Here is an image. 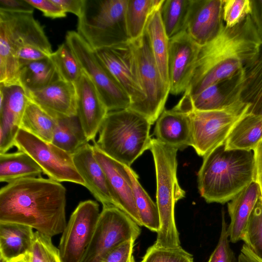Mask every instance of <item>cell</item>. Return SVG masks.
Segmentation results:
<instances>
[{
	"instance_id": "26",
	"label": "cell",
	"mask_w": 262,
	"mask_h": 262,
	"mask_svg": "<svg viewBox=\"0 0 262 262\" xmlns=\"http://www.w3.org/2000/svg\"><path fill=\"white\" fill-rule=\"evenodd\" d=\"M160 8L155 10L149 16L145 31L162 79L170 89L168 70L169 39L161 18Z\"/></svg>"
},
{
	"instance_id": "21",
	"label": "cell",
	"mask_w": 262,
	"mask_h": 262,
	"mask_svg": "<svg viewBox=\"0 0 262 262\" xmlns=\"http://www.w3.org/2000/svg\"><path fill=\"white\" fill-rule=\"evenodd\" d=\"M72 157L76 168L84 181V187L103 206H115L105 173L95 157L93 145L86 143Z\"/></svg>"
},
{
	"instance_id": "42",
	"label": "cell",
	"mask_w": 262,
	"mask_h": 262,
	"mask_svg": "<svg viewBox=\"0 0 262 262\" xmlns=\"http://www.w3.org/2000/svg\"><path fill=\"white\" fill-rule=\"evenodd\" d=\"M34 8L41 11L43 14L52 19L65 17L67 13L53 0H26Z\"/></svg>"
},
{
	"instance_id": "10",
	"label": "cell",
	"mask_w": 262,
	"mask_h": 262,
	"mask_svg": "<svg viewBox=\"0 0 262 262\" xmlns=\"http://www.w3.org/2000/svg\"><path fill=\"white\" fill-rule=\"evenodd\" d=\"M140 233V226L127 214L114 206H104L80 262H98L121 244L136 241Z\"/></svg>"
},
{
	"instance_id": "44",
	"label": "cell",
	"mask_w": 262,
	"mask_h": 262,
	"mask_svg": "<svg viewBox=\"0 0 262 262\" xmlns=\"http://www.w3.org/2000/svg\"><path fill=\"white\" fill-rule=\"evenodd\" d=\"M66 13L70 12L79 17L82 13L84 0H53Z\"/></svg>"
},
{
	"instance_id": "32",
	"label": "cell",
	"mask_w": 262,
	"mask_h": 262,
	"mask_svg": "<svg viewBox=\"0 0 262 262\" xmlns=\"http://www.w3.org/2000/svg\"><path fill=\"white\" fill-rule=\"evenodd\" d=\"M57 123V119L29 100L20 128L43 141L52 143Z\"/></svg>"
},
{
	"instance_id": "37",
	"label": "cell",
	"mask_w": 262,
	"mask_h": 262,
	"mask_svg": "<svg viewBox=\"0 0 262 262\" xmlns=\"http://www.w3.org/2000/svg\"><path fill=\"white\" fill-rule=\"evenodd\" d=\"M29 262H62L59 249L52 243L51 237L38 231L34 232V237Z\"/></svg>"
},
{
	"instance_id": "47",
	"label": "cell",
	"mask_w": 262,
	"mask_h": 262,
	"mask_svg": "<svg viewBox=\"0 0 262 262\" xmlns=\"http://www.w3.org/2000/svg\"><path fill=\"white\" fill-rule=\"evenodd\" d=\"M237 262H262V259L246 245L244 244L238 256Z\"/></svg>"
},
{
	"instance_id": "6",
	"label": "cell",
	"mask_w": 262,
	"mask_h": 262,
	"mask_svg": "<svg viewBox=\"0 0 262 262\" xmlns=\"http://www.w3.org/2000/svg\"><path fill=\"white\" fill-rule=\"evenodd\" d=\"M152 153L156 177V205L160 217L156 245L165 248L181 246L174 217L175 205L185 196L177 176L178 150L156 138L152 139Z\"/></svg>"
},
{
	"instance_id": "34",
	"label": "cell",
	"mask_w": 262,
	"mask_h": 262,
	"mask_svg": "<svg viewBox=\"0 0 262 262\" xmlns=\"http://www.w3.org/2000/svg\"><path fill=\"white\" fill-rule=\"evenodd\" d=\"M192 1L164 0L160 8V13L169 39L185 31Z\"/></svg>"
},
{
	"instance_id": "49",
	"label": "cell",
	"mask_w": 262,
	"mask_h": 262,
	"mask_svg": "<svg viewBox=\"0 0 262 262\" xmlns=\"http://www.w3.org/2000/svg\"><path fill=\"white\" fill-rule=\"evenodd\" d=\"M131 262H136L134 258V256L133 257L132 259V260H131Z\"/></svg>"
},
{
	"instance_id": "27",
	"label": "cell",
	"mask_w": 262,
	"mask_h": 262,
	"mask_svg": "<svg viewBox=\"0 0 262 262\" xmlns=\"http://www.w3.org/2000/svg\"><path fill=\"white\" fill-rule=\"evenodd\" d=\"M42 172L38 164L24 151L0 154L1 182L9 183L21 178L40 177Z\"/></svg>"
},
{
	"instance_id": "16",
	"label": "cell",
	"mask_w": 262,
	"mask_h": 262,
	"mask_svg": "<svg viewBox=\"0 0 262 262\" xmlns=\"http://www.w3.org/2000/svg\"><path fill=\"white\" fill-rule=\"evenodd\" d=\"M29 100L26 90L20 85L0 84V154L14 146Z\"/></svg>"
},
{
	"instance_id": "45",
	"label": "cell",
	"mask_w": 262,
	"mask_h": 262,
	"mask_svg": "<svg viewBox=\"0 0 262 262\" xmlns=\"http://www.w3.org/2000/svg\"><path fill=\"white\" fill-rule=\"evenodd\" d=\"M255 166V182L258 184L262 201V139L253 150Z\"/></svg>"
},
{
	"instance_id": "31",
	"label": "cell",
	"mask_w": 262,
	"mask_h": 262,
	"mask_svg": "<svg viewBox=\"0 0 262 262\" xmlns=\"http://www.w3.org/2000/svg\"><path fill=\"white\" fill-rule=\"evenodd\" d=\"M52 143L72 155L89 143L77 116L57 119Z\"/></svg>"
},
{
	"instance_id": "4",
	"label": "cell",
	"mask_w": 262,
	"mask_h": 262,
	"mask_svg": "<svg viewBox=\"0 0 262 262\" xmlns=\"http://www.w3.org/2000/svg\"><path fill=\"white\" fill-rule=\"evenodd\" d=\"M253 182V151L226 150L224 144L203 157L198 173L199 193L208 203L229 202Z\"/></svg>"
},
{
	"instance_id": "24",
	"label": "cell",
	"mask_w": 262,
	"mask_h": 262,
	"mask_svg": "<svg viewBox=\"0 0 262 262\" xmlns=\"http://www.w3.org/2000/svg\"><path fill=\"white\" fill-rule=\"evenodd\" d=\"M34 232L30 226L18 223L0 222L1 262H9L28 255Z\"/></svg>"
},
{
	"instance_id": "30",
	"label": "cell",
	"mask_w": 262,
	"mask_h": 262,
	"mask_svg": "<svg viewBox=\"0 0 262 262\" xmlns=\"http://www.w3.org/2000/svg\"><path fill=\"white\" fill-rule=\"evenodd\" d=\"M133 191L136 205L142 226L156 232L160 228L159 214L156 203L140 184L138 176L130 166L124 165Z\"/></svg>"
},
{
	"instance_id": "33",
	"label": "cell",
	"mask_w": 262,
	"mask_h": 262,
	"mask_svg": "<svg viewBox=\"0 0 262 262\" xmlns=\"http://www.w3.org/2000/svg\"><path fill=\"white\" fill-rule=\"evenodd\" d=\"M164 0H128L126 10L127 29L130 40L144 33L150 14L161 7Z\"/></svg>"
},
{
	"instance_id": "8",
	"label": "cell",
	"mask_w": 262,
	"mask_h": 262,
	"mask_svg": "<svg viewBox=\"0 0 262 262\" xmlns=\"http://www.w3.org/2000/svg\"><path fill=\"white\" fill-rule=\"evenodd\" d=\"M251 104L238 95L223 108L211 111H190L192 146L204 157L224 145L236 125L250 112Z\"/></svg>"
},
{
	"instance_id": "25",
	"label": "cell",
	"mask_w": 262,
	"mask_h": 262,
	"mask_svg": "<svg viewBox=\"0 0 262 262\" xmlns=\"http://www.w3.org/2000/svg\"><path fill=\"white\" fill-rule=\"evenodd\" d=\"M234 90L245 102L250 103V112L262 114V47L255 59L236 76Z\"/></svg>"
},
{
	"instance_id": "22",
	"label": "cell",
	"mask_w": 262,
	"mask_h": 262,
	"mask_svg": "<svg viewBox=\"0 0 262 262\" xmlns=\"http://www.w3.org/2000/svg\"><path fill=\"white\" fill-rule=\"evenodd\" d=\"M156 139L160 142L182 150L191 146V125L187 113L177 110L162 112L156 121L154 132Z\"/></svg>"
},
{
	"instance_id": "2",
	"label": "cell",
	"mask_w": 262,
	"mask_h": 262,
	"mask_svg": "<svg viewBox=\"0 0 262 262\" xmlns=\"http://www.w3.org/2000/svg\"><path fill=\"white\" fill-rule=\"evenodd\" d=\"M66 189L41 177L21 178L0 190V222L27 225L52 237L66 225Z\"/></svg>"
},
{
	"instance_id": "38",
	"label": "cell",
	"mask_w": 262,
	"mask_h": 262,
	"mask_svg": "<svg viewBox=\"0 0 262 262\" xmlns=\"http://www.w3.org/2000/svg\"><path fill=\"white\" fill-rule=\"evenodd\" d=\"M140 262H193V257L181 246L165 248L154 244L148 248Z\"/></svg>"
},
{
	"instance_id": "40",
	"label": "cell",
	"mask_w": 262,
	"mask_h": 262,
	"mask_svg": "<svg viewBox=\"0 0 262 262\" xmlns=\"http://www.w3.org/2000/svg\"><path fill=\"white\" fill-rule=\"evenodd\" d=\"M224 212H222L221 231L218 243L207 262H237L231 249Z\"/></svg>"
},
{
	"instance_id": "29",
	"label": "cell",
	"mask_w": 262,
	"mask_h": 262,
	"mask_svg": "<svg viewBox=\"0 0 262 262\" xmlns=\"http://www.w3.org/2000/svg\"><path fill=\"white\" fill-rule=\"evenodd\" d=\"M58 79L56 68L50 57L20 66L19 84L27 91L42 89Z\"/></svg>"
},
{
	"instance_id": "28",
	"label": "cell",
	"mask_w": 262,
	"mask_h": 262,
	"mask_svg": "<svg viewBox=\"0 0 262 262\" xmlns=\"http://www.w3.org/2000/svg\"><path fill=\"white\" fill-rule=\"evenodd\" d=\"M262 139V114L250 113L234 128L224 145L226 150H253Z\"/></svg>"
},
{
	"instance_id": "46",
	"label": "cell",
	"mask_w": 262,
	"mask_h": 262,
	"mask_svg": "<svg viewBox=\"0 0 262 262\" xmlns=\"http://www.w3.org/2000/svg\"><path fill=\"white\" fill-rule=\"evenodd\" d=\"M251 2L252 11L251 15L262 36V0L251 1Z\"/></svg>"
},
{
	"instance_id": "43",
	"label": "cell",
	"mask_w": 262,
	"mask_h": 262,
	"mask_svg": "<svg viewBox=\"0 0 262 262\" xmlns=\"http://www.w3.org/2000/svg\"><path fill=\"white\" fill-rule=\"evenodd\" d=\"M34 9L26 0H0V10L33 13Z\"/></svg>"
},
{
	"instance_id": "17",
	"label": "cell",
	"mask_w": 262,
	"mask_h": 262,
	"mask_svg": "<svg viewBox=\"0 0 262 262\" xmlns=\"http://www.w3.org/2000/svg\"><path fill=\"white\" fill-rule=\"evenodd\" d=\"M93 146L95 157L105 173L115 206L142 226L124 165L105 154L95 144Z\"/></svg>"
},
{
	"instance_id": "20",
	"label": "cell",
	"mask_w": 262,
	"mask_h": 262,
	"mask_svg": "<svg viewBox=\"0 0 262 262\" xmlns=\"http://www.w3.org/2000/svg\"><path fill=\"white\" fill-rule=\"evenodd\" d=\"M26 91L30 101L56 119L77 116L74 84L58 79L42 89Z\"/></svg>"
},
{
	"instance_id": "5",
	"label": "cell",
	"mask_w": 262,
	"mask_h": 262,
	"mask_svg": "<svg viewBox=\"0 0 262 262\" xmlns=\"http://www.w3.org/2000/svg\"><path fill=\"white\" fill-rule=\"evenodd\" d=\"M151 124L130 108L108 112L95 144L105 154L128 166L150 149Z\"/></svg>"
},
{
	"instance_id": "41",
	"label": "cell",
	"mask_w": 262,
	"mask_h": 262,
	"mask_svg": "<svg viewBox=\"0 0 262 262\" xmlns=\"http://www.w3.org/2000/svg\"><path fill=\"white\" fill-rule=\"evenodd\" d=\"M134 240L127 241L113 249L98 262H131Z\"/></svg>"
},
{
	"instance_id": "36",
	"label": "cell",
	"mask_w": 262,
	"mask_h": 262,
	"mask_svg": "<svg viewBox=\"0 0 262 262\" xmlns=\"http://www.w3.org/2000/svg\"><path fill=\"white\" fill-rule=\"evenodd\" d=\"M242 241L262 259V201L260 198L250 216Z\"/></svg>"
},
{
	"instance_id": "19",
	"label": "cell",
	"mask_w": 262,
	"mask_h": 262,
	"mask_svg": "<svg viewBox=\"0 0 262 262\" xmlns=\"http://www.w3.org/2000/svg\"><path fill=\"white\" fill-rule=\"evenodd\" d=\"M223 0H192L185 31L199 46L213 39L224 24Z\"/></svg>"
},
{
	"instance_id": "18",
	"label": "cell",
	"mask_w": 262,
	"mask_h": 262,
	"mask_svg": "<svg viewBox=\"0 0 262 262\" xmlns=\"http://www.w3.org/2000/svg\"><path fill=\"white\" fill-rule=\"evenodd\" d=\"M77 97V116L89 142L99 133L108 111L95 86L83 72L75 84Z\"/></svg>"
},
{
	"instance_id": "23",
	"label": "cell",
	"mask_w": 262,
	"mask_h": 262,
	"mask_svg": "<svg viewBox=\"0 0 262 262\" xmlns=\"http://www.w3.org/2000/svg\"><path fill=\"white\" fill-rule=\"evenodd\" d=\"M260 197L259 185L253 182L228 203L230 223L227 231L232 243L242 240L250 216Z\"/></svg>"
},
{
	"instance_id": "35",
	"label": "cell",
	"mask_w": 262,
	"mask_h": 262,
	"mask_svg": "<svg viewBox=\"0 0 262 262\" xmlns=\"http://www.w3.org/2000/svg\"><path fill=\"white\" fill-rule=\"evenodd\" d=\"M49 57L60 79L74 84L79 79L83 71L75 55L66 42L53 52Z\"/></svg>"
},
{
	"instance_id": "7",
	"label": "cell",
	"mask_w": 262,
	"mask_h": 262,
	"mask_svg": "<svg viewBox=\"0 0 262 262\" xmlns=\"http://www.w3.org/2000/svg\"><path fill=\"white\" fill-rule=\"evenodd\" d=\"M128 0H84L77 32L96 50L130 40L126 10Z\"/></svg>"
},
{
	"instance_id": "15",
	"label": "cell",
	"mask_w": 262,
	"mask_h": 262,
	"mask_svg": "<svg viewBox=\"0 0 262 262\" xmlns=\"http://www.w3.org/2000/svg\"><path fill=\"white\" fill-rule=\"evenodd\" d=\"M200 47L186 31L169 39L168 70L170 94L177 95L187 90Z\"/></svg>"
},
{
	"instance_id": "9",
	"label": "cell",
	"mask_w": 262,
	"mask_h": 262,
	"mask_svg": "<svg viewBox=\"0 0 262 262\" xmlns=\"http://www.w3.org/2000/svg\"><path fill=\"white\" fill-rule=\"evenodd\" d=\"M66 42L82 71L92 81L108 111L129 108L132 102L127 92L77 31H68Z\"/></svg>"
},
{
	"instance_id": "48",
	"label": "cell",
	"mask_w": 262,
	"mask_h": 262,
	"mask_svg": "<svg viewBox=\"0 0 262 262\" xmlns=\"http://www.w3.org/2000/svg\"><path fill=\"white\" fill-rule=\"evenodd\" d=\"M29 255L21 256L17 258H15L9 262H29Z\"/></svg>"
},
{
	"instance_id": "11",
	"label": "cell",
	"mask_w": 262,
	"mask_h": 262,
	"mask_svg": "<svg viewBox=\"0 0 262 262\" xmlns=\"http://www.w3.org/2000/svg\"><path fill=\"white\" fill-rule=\"evenodd\" d=\"M14 146L31 156L49 179L85 186L76 168L72 155L52 143L20 128L15 139Z\"/></svg>"
},
{
	"instance_id": "14",
	"label": "cell",
	"mask_w": 262,
	"mask_h": 262,
	"mask_svg": "<svg viewBox=\"0 0 262 262\" xmlns=\"http://www.w3.org/2000/svg\"><path fill=\"white\" fill-rule=\"evenodd\" d=\"M94 51L129 95L132 102L129 108L136 111L146 96L131 40Z\"/></svg>"
},
{
	"instance_id": "3",
	"label": "cell",
	"mask_w": 262,
	"mask_h": 262,
	"mask_svg": "<svg viewBox=\"0 0 262 262\" xmlns=\"http://www.w3.org/2000/svg\"><path fill=\"white\" fill-rule=\"evenodd\" d=\"M52 53L33 13L0 10V84L20 85V66L49 57Z\"/></svg>"
},
{
	"instance_id": "12",
	"label": "cell",
	"mask_w": 262,
	"mask_h": 262,
	"mask_svg": "<svg viewBox=\"0 0 262 262\" xmlns=\"http://www.w3.org/2000/svg\"><path fill=\"white\" fill-rule=\"evenodd\" d=\"M136 56L145 99L135 111L153 124L164 111L170 89L163 82L152 55L145 30L139 38L131 40Z\"/></svg>"
},
{
	"instance_id": "13",
	"label": "cell",
	"mask_w": 262,
	"mask_h": 262,
	"mask_svg": "<svg viewBox=\"0 0 262 262\" xmlns=\"http://www.w3.org/2000/svg\"><path fill=\"white\" fill-rule=\"evenodd\" d=\"M100 214L96 201L80 202L72 213L60 240L62 262H80L91 241Z\"/></svg>"
},
{
	"instance_id": "1",
	"label": "cell",
	"mask_w": 262,
	"mask_h": 262,
	"mask_svg": "<svg viewBox=\"0 0 262 262\" xmlns=\"http://www.w3.org/2000/svg\"><path fill=\"white\" fill-rule=\"evenodd\" d=\"M261 47L262 36L251 14L233 27L224 23L219 34L201 46L183 95L192 97L210 85L232 79L255 59Z\"/></svg>"
},
{
	"instance_id": "39",
	"label": "cell",
	"mask_w": 262,
	"mask_h": 262,
	"mask_svg": "<svg viewBox=\"0 0 262 262\" xmlns=\"http://www.w3.org/2000/svg\"><path fill=\"white\" fill-rule=\"evenodd\" d=\"M252 6L249 0H226L223 6V20L227 27H233L251 14Z\"/></svg>"
}]
</instances>
